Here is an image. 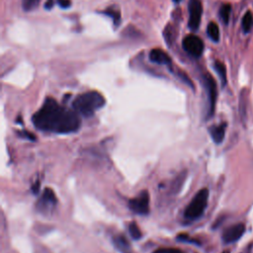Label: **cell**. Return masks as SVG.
Masks as SVG:
<instances>
[{
	"label": "cell",
	"mask_w": 253,
	"mask_h": 253,
	"mask_svg": "<svg viewBox=\"0 0 253 253\" xmlns=\"http://www.w3.org/2000/svg\"><path fill=\"white\" fill-rule=\"evenodd\" d=\"M215 69L217 70V72H218V74H219V76L222 80L223 85H225L227 83V69H226L225 65L221 62H216Z\"/></svg>",
	"instance_id": "16"
},
{
	"label": "cell",
	"mask_w": 253,
	"mask_h": 253,
	"mask_svg": "<svg viewBox=\"0 0 253 253\" xmlns=\"http://www.w3.org/2000/svg\"><path fill=\"white\" fill-rule=\"evenodd\" d=\"M58 4L62 7V8H69L71 5L70 0H58Z\"/></svg>",
	"instance_id": "22"
},
{
	"label": "cell",
	"mask_w": 253,
	"mask_h": 253,
	"mask_svg": "<svg viewBox=\"0 0 253 253\" xmlns=\"http://www.w3.org/2000/svg\"><path fill=\"white\" fill-rule=\"evenodd\" d=\"M154 253H183V252L177 248H160L156 250Z\"/></svg>",
	"instance_id": "21"
},
{
	"label": "cell",
	"mask_w": 253,
	"mask_h": 253,
	"mask_svg": "<svg viewBox=\"0 0 253 253\" xmlns=\"http://www.w3.org/2000/svg\"><path fill=\"white\" fill-rule=\"evenodd\" d=\"M183 47L192 57L199 58L204 52V43L195 35H189L183 40Z\"/></svg>",
	"instance_id": "5"
},
{
	"label": "cell",
	"mask_w": 253,
	"mask_h": 253,
	"mask_svg": "<svg viewBox=\"0 0 253 253\" xmlns=\"http://www.w3.org/2000/svg\"><path fill=\"white\" fill-rule=\"evenodd\" d=\"M177 240L179 241H183V242H190V243H195V244H199V242L193 238H191L189 235L184 234V233H180L177 236Z\"/></svg>",
	"instance_id": "20"
},
{
	"label": "cell",
	"mask_w": 253,
	"mask_h": 253,
	"mask_svg": "<svg viewBox=\"0 0 253 253\" xmlns=\"http://www.w3.org/2000/svg\"><path fill=\"white\" fill-rule=\"evenodd\" d=\"M113 242L118 250H120L122 253H133L132 252V246L128 239L124 235H116L113 237Z\"/></svg>",
	"instance_id": "11"
},
{
	"label": "cell",
	"mask_w": 253,
	"mask_h": 253,
	"mask_svg": "<svg viewBox=\"0 0 253 253\" xmlns=\"http://www.w3.org/2000/svg\"><path fill=\"white\" fill-rule=\"evenodd\" d=\"M245 232V226L243 224L234 225L225 230L223 240L225 243H231L237 241Z\"/></svg>",
	"instance_id": "9"
},
{
	"label": "cell",
	"mask_w": 253,
	"mask_h": 253,
	"mask_svg": "<svg viewBox=\"0 0 253 253\" xmlns=\"http://www.w3.org/2000/svg\"><path fill=\"white\" fill-rule=\"evenodd\" d=\"M32 121L34 126L44 132L70 134L80 128V119L75 111L61 106L54 98H46Z\"/></svg>",
	"instance_id": "1"
},
{
	"label": "cell",
	"mask_w": 253,
	"mask_h": 253,
	"mask_svg": "<svg viewBox=\"0 0 253 253\" xmlns=\"http://www.w3.org/2000/svg\"><path fill=\"white\" fill-rule=\"evenodd\" d=\"M230 11H231V6L230 4L227 3V4H224L221 9H220V16H221V19L223 20V22L227 25L229 24V21H230Z\"/></svg>",
	"instance_id": "15"
},
{
	"label": "cell",
	"mask_w": 253,
	"mask_h": 253,
	"mask_svg": "<svg viewBox=\"0 0 253 253\" xmlns=\"http://www.w3.org/2000/svg\"><path fill=\"white\" fill-rule=\"evenodd\" d=\"M149 60L159 65H169L171 63L170 57L161 48H154L149 53Z\"/></svg>",
	"instance_id": "10"
},
{
	"label": "cell",
	"mask_w": 253,
	"mask_h": 253,
	"mask_svg": "<svg viewBox=\"0 0 253 253\" xmlns=\"http://www.w3.org/2000/svg\"><path fill=\"white\" fill-rule=\"evenodd\" d=\"M205 80V86L208 93V101H209V107H208V118H211L215 112L216 102H217V83L212 75L206 74L204 76Z\"/></svg>",
	"instance_id": "7"
},
{
	"label": "cell",
	"mask_w": 253,
	"mask_h": 253,
	"mask_svg": "<svg viewBox=\"0 0 253 253\" xmlns=\"http://www.w3.org/2000/svg\"><path fill=\"white\" fill-rule=\"evenodd\" d=\"M203 6L200 0H190L189 1V28L192 31H197L201 24Z\"/></svg>",
	"instance_id": "6"
},
{
	"label": "cell",
	"mask_w": 253,
	"mask_h": 253,
	"mask_svg": "<svg viewBox=\"0 0 253 253\" xmlns=\"http://www.w3.org/2000/svg\"><path fill=\"white\" fill-rule=\"evenodd\" d=\"M223 253H229V252H228V251H225V252H223Z\"/></svg>",
	"instance_id": "27"
},
{
	"label": "cell",
	"mask_w": 253,
	"mask_h": 253,
	"mask_svg": "<svg viewBox=\"0 0 253 253\" xmlns=\"http://www.w3.org/2000/svg\"><path fill=\"white\" fill-rule=\"evenodd\" d=\"M129 208L138 215H147L149 213V195L147 191H142L139 195L129 202Z\"/></svg>",
	"instance_id": "4"
},
{
	"label": "cell",
	"mask_w": 253,
	"mask_h": 253,
	"mask_svg": "<svg viewBox=\"0 0 253 253\" xmlns=\"http://www.w3.org/2000/svg\"><path fill=\"white\" fill-rule=\"evenodd\" d=\"M41 2V0H22L23 10L29 12L35 10Z\"/></svg>",
	"instance_id": "17"
},
{
	"label": "cell",
	"mask_w": 253,
	"mask_h": 253,
	"mask_svg": "<svg viewBox=\"0 0 253 253\" xmlns=\"http://www.w3.org/2000/svg\"><path fill=\"white\" fill-rule=\"evenodd\" d=\"M104 13L108 14L110 17H112L113 20H114V23L116 25H118V23H120V13L118 11H114L113 9H109L108 11H106Z\"/></svg>",
	"instance_id": "19"
},
{
	"label": "cell",
	"mask_w": 253,
	"mask_h": 253,
	"mask_svg": "<svg viewBox=\"0 0 253 253\" xmlns=\"http://www.w3.org/2000/svg\"><path fill=\"white\" fill-rule=\"evenodd\" d=\"M209 200V190L207 188L201 189L193 198L184 212V218L190 221L199 219L204 214Z\"/></svg>",
	"instance_id": "3"
},
{
	"label": "cell",
	"mask_w": 253,
	"mask_h": 253,
	"mask_svg": "<svg viewBox=\"0 0 253 253\" xmlns=\"http://www.w3.org/2000/svg\"><path fill=\"white\" fill-rule=\"evenodd\" d=\"M207 32H208L209 37L214 42H219V40H220V29H219V26L215 22H211L208 25Z\"/></svg>",
	"instance_id": "14"
},
{
	"label": "cell",
	"mask_w": 253,
	"mask_h": 253,
	"mask_svg": "<svg viewBox=\"0 0 253 253\" xmlns=\"http://www.w3.org/2000/svg\"><path fill=\"white\" fill-rule=\"evenodd\" d=\"M253 28V15L250 11L246 12L242 18V29L244 33H249Z\"/></svg>",
	"instance_id": "13"
},
{
	"label": "cell",
	"mask_w": 253,
	"mask_h": 253,
	"mask_svg": "<svg viewBox=\"0 0 253 253\" xmlns=\"http://www.w3.org/2000/svg\"><path fill=\"white\" fill-rule=\"evenodd\" d=\"M54 4H55V0H47L46 4H45V8L46 9H52Z\"/></svg>",
	"instance_id": "24"
},
{
	"label": "cell",
	"mask_w": 253,
	"mask_h": 253,
	"mask_svg": "<svg viewBox=\"0 0 253 253\" xmlns=\"http://www.w3.org/2000/svg\"><path fill=\"white\" fill-rule=\"evenodd\" d=\"M174 1H175V2H179V1H180V0H174Z\"/></svg>",
	"instance_id": "26"
},
{
	"label": "cell",
	"mask_w": 253,
	"mask_h": 253,
	"mask_svg": "<svg viewBox=\"0 0 253 253\" xmlns=\"http://www.w3.org/2000/svg\"><path fill=\"white\" fill-rule=\"evenodd\" d=\"M40 181H37L35 182L33 185H32V191L35 193V194H38L39 193V190H40Z\"/></svg>",
	"instance_id": "23"
},
{
	"label": "cell",
	"mask_w": 253,
	"mask_h": 253,
	"mask_svg": "<svg viewBox=\"0 0 253 253\" xmlns=\"http://www.w3.org/2000/svg\"><path fill=\"white\" fill-rule=\"evenodd\" d=\"M106 103L104 96L97 91H89L77 96L72 102L73 110L84 116L91 117L94 113L102 108Z\"/></svg>",
	"instance_id": "2"
},
{
	"label": "cell",
	"mask_w": 253,
	"mask_h": 253,
	"mask_svg": "<svg viewBox=\"0 0 253 253\" xmlns=\"http://www.w3.org/2000/svg\"><path fill=\"white\" fill-rule=\"evenodd\" d=\"M56 205H57V197H56L55 192L49 188L45 189L41 199L39 200V203H38L40 211L47 213L49 210H52Z\"/></svg>",
	"instance_id": "8"
},
{
	"label": "cell",
	"mask_w": 253,
	"mask_h": 253,
	"mask_svg": "<svg viewBox=\"0 0 253 253\" xmlns=\"http://www.w3.org/2000/svg\"><path fill=\"white\" fill-rule=\"evenodd\" d=\"M129 231L131 236L135 239V240H138L141 237V231L139 230V228L138 227L137 223H131L129 226Z\"/></svg>",
	"instance_id": "18"
},
{
	"label": "cell",
	"mask_w": 253,
	"mask_h": 253,
	"mask_svg": "<svg viewBox=\"0 0 253 253\" xmlns=\"http://www.w3.org/2000/svg\"><path fill=\"white\" fill-rule=\"evenodd\" d=\"M226 124H221L219 126H214L210 128L211 137L216 143H221L224 140L226 135Z\"/></svg>",
	"instance_id": "12"
},
{
	"label": "cell",
	"mask_w": 253,
	"mask_h": 253,
	"mask_svg": "<svg viewBox=\"0 0 253 253\" xmlns=\"http://www.w3.org/2000/svg\"><path fill=\"white\" fill-rule=\"evenodd\" d=\"M21 136H23L24 138H28L29 139H32V140H35V138H36L33 134H30V133H27V132H23L21 134Z\"/></svg>",
	"instance_id": "25"
}]
</instances>
